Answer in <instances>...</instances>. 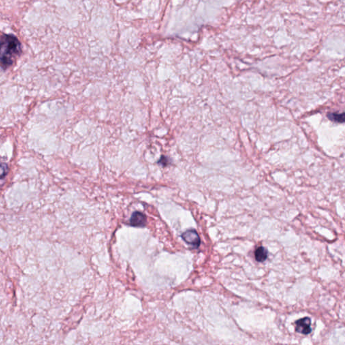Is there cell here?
<instances>
[{
    "label": "cell",
    "instance_id": "cell-2",
    "mask_svg": "<svg viewBox=\"0 0 345 345\" xmlns=\"http://www.w3.org/2000/svg\"><path fill=\"white\" fill-rule=\"evenodd\" d=\"M182 237L187 244L194 248H198L201 243L199 235L194 230H189L184 232L182 233Z\"/></svg>",
    "mask_w": 345,
    "mask_h": 345
},
{
    "label": "cell",
    "instance_id": "cell-7",
    "mask_svg": "<svg viewBox=\"0 0 345 345\" xmlns=\"http://www.w3.org/2000/svg\"><path fill=\"white\" fill-rule=\"evenodd\" d=\"M9 168L6 163L0 164V180H3L8 174Z\"/></svg>",
    "mask_w": 345,
    "mask_h": 345
},
{
    "label": "cell",
    "instance_id": "cell-3",
    "mask_svg": "<svg viewBox=\"0 0 345 345\" xmlns=\"http://www.w3.org/2000/svg\"><path fill=\"white\" fill-rule=\"evenodd\" d=\"M296 330L298 333L305 334V335L310 334L312 332L310 318L305 317L297 321L296 322Z\"/></svg>",
    "mask_w": 345,
    "mask_h": 345
},
{
    "label": "cell",
    "instance_id": "cell-6",
    "mask_svg": "<svg viewBox=\"0 0 345 345\" xmlns=\"http://www.w3.org/2000/svg\"><path fill=\"white\" fill-rule=\"evenodd\" d=\"M327 117L330 121H334L337 123H344L345 121V113L339 114V113H328L327 114Z\"/></svg>",
    "mask_w": 345,
    "mask_h": 345
},
{
    "label": "cell",
    "instance_id": "cell-8",
    "mask_svg": "<svg viewBox=\"0 0 345 345\" xmlns=\"http://www.w3.org/2000/svg\"><path fill=\"white\" fill-rule=\"evenodd\" d=\"M169 162L170 161L169 160V159H167V157L164 156H162L159 161V163H160L161 165L163 166H167L168 164H169Z\"/></svg>",
    "mask_w": 345,
    "mask_h": 345
},
{
    "label": "cell",
    "instance_id": "cell-5",
    "mask_svg": "<svg viewBox=\"0 0 345 345\" xmlns=\"http://www.w3.org/2000/svg\"><path fill=\"white\" fill-rule=\"evenodd\" d=\"M268 253L269 252L266 248L262 246L259 247L255 252V260L258 262H264L267 259L268 255H269Z\"/></svg>",
    "mask_w": 345,
    "mask_h": 345
},
{
    "label": "cell",
    "instance_id": "cell-1",
    "mask_svg": "<svg viewBox=\"0 0 345 345\" xmlns=\"http://www.w3.org/2000/svg\"><path fill=\"white\" fill-rule=\"evenodd\" d=\"M22 52L21 44L13 35H3L0 38V66L8 69Z\"/></svg>",
    "mask_w": 345,
    "mask_h": 345
},
{
    "label": "cell",
    "instance_id": "cell-4",
    "mask_svg": "<svg viewBox=\"0 0 345 345\" xmlns=\"http://www.w3.org/2000/svg\"><path fill=\"white\" fill-rule=\"evenodd\" d=\"M146 223V215L140 212H134L130 219V224L133 227H143Z\"/></svg>",
    "mask_w": 345,
    "mask_h": 345
}]
</instances>
